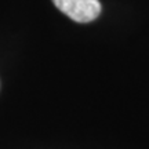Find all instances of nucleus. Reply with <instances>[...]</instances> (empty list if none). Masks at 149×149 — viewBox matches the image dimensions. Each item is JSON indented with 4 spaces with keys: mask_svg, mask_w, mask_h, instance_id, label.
I'll return each mask as SVG.
<instances>
[{
    "mask_svg": "<svg viewBox=\"0 0 149 149\" xmlns=\"http://www.w3.org/2000/svg\"><path fill=\"white\" fill-rule=\"evenodd\" d=\"M55 7L72 21L91 22L101 13V3L98 0H53Z\"/></svg>",
    "mask_w": 149,
    "mask_h": 149,
    "instance_id": "obj_1",
    "label": "nucleus"
}]
</instances>
